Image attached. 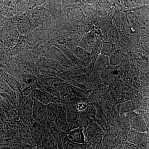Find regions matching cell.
Masks as SVG:
<instances>
[{
	"mask_svg": "<svg viewBox=\"0 0 149 149\" xmlns=\"http://www.w3.org/2000/svg\"><path fill=\"white\" fill-rule=\"evenodd\" d=\"M32 114L34 119L39 123L45 122L48 118L47 106L37 101L34 102Z\"/></svg>",
	"mask_w": 149,
	"mask_h": 149,
	"instance_id": "1",
	"label": "cell"
},
{
	"mask_svg": "<svg viewBox=\"0 0 149 149\" xmlns=\"http://www.w3.org/2000/svg\"><path fill=\"white\" fill-rule=\"evenodd\" d=\"M124 52L121 50H116L112 53L109 59V63L111 66L119 65L123 60L125 55Z\"/></svg>",
	"mask_w": 149,
	"mask_h": 149,
	"instance_id": "5",
	"label": "cell"
},
{
	"mask_svg": "<svg viewBox=\"0 0 149 149\" xmlns=\"http://www.w3.org/2000/svg\"><path fill=\"white\" fill-rule=\"evenodd\" d=\"M109 38L111 43L117 44L119 40V36L117 29L115 28L111 29L109 33Z\"/></svg>",
	"mask_w": 149,
	"mask_h": 149,
	"instance_id": "9",
	"label": "cell"
},
{
	"mask_svg": "<svg viewBox=\"0 0 149 149\" xmlns=\"http://www.w3.org/2000/svg\"><path fill=\"white\" fill-rule=\"evenodd\" d=\"M117 70L113 68V66L108 65L101 73V77L103 80L108 81L110 80L113 76L117 75Z\"/></svg>",
	"mask_w": 149,
	"mask_h": 149,
	"instance_id": "7",
	"label": "cell"
},
{
	"mask_svg": "<svg viewBox=\"0 0 149 149\" xmlns=\"http://www.w3.org/2000/svg\"><path fill=\"white\" fill-rule=\"evenodd\" d=\"M34 102L32 101H27L24 104L22 109L23 114L26 116L32 115L33 113Z\"/></svg>",
	"mask_w": 149,
	"mask_h": 149,
	"instance_id": "8",
	"label": "cell"
},
{
	"mask_svg": "<svg viewBox=\"0 0 149 149\" xmlns=\"http://www.w3.org/2000/svg\"><path fill=\"white\" fill-rule=\"evenodd\" d=\"M56 143L54 139L49 133L46 135L42 144V149H56Z\"/></svg>",
	"mask_w": 149,
	"mask_h": 149,
	"instance_id": "6",
	"label": "cell"
},
{
	"mask_svg": "<svg viewBox=\"0 0 149 149\" xmlns=\"http://www.w3.org/2000/svg\"><path fill=\"white\" fill-rule=\"evenodd\" d=\"M16 149H37V147L29 145L26 144H22L19 145L18 147H17Z\"/></svg>",
	"mask_w": 149,
	"mask_h": 149,
	"instance_id": "11",
	"label": "cell"
},
{
	"mask_svg": "<svg viewBox=\"0 0 149 149\" xmlns=\"http://www.w3.org/2000/svg\"><path fill=\"white\" fill-rule=\"evenodd\" d=\"M67 136L69 141L72 143L80 145L85 143V136L82 128L72 129L68 133Z\"/></svg>",
	"mask_w": 149,
	"mask_h": 149,
	"instance_id": "3",
	"label": "cell"
},
{
	"mask_svg": "<svg viewBox=\"0 0 149 149\" xmlns=\"http://www.w3.org/2000/svg\"><path fill=\"white\" fill-rule=\"evenodd\" d=\"M112 49V46L111 43L106 42L104 43L102 48V54L107 56L109 54H112L111 51Z\"/></svg>",
	"mask_w": 149,
	"mask_h": 149,
	"instance_id": "10",
	"label": "cell"
},
{
	"mask_svg": "<svg viewBox=\"0 0 149 149\" xmlns=\"http://www.w3.org/2000/svg\"><path fill=\"white\" fill-rule=\"evenodd\" d=\"M46 131L45 126L42 124H37L33 126L32 137L37 148H42V142L44 137L47 134Z\"/></svg>",
	"mask_w": 149,
	"mask_h": 149,
	"instance_id": "2",
	"label": "cell"
},
{
	"mask_svg": "<svg viewBox=\"0 0 149 149\" xmlns=\"http://www.w3.org/2000/svg\"><path fill=\"white\" fill-rule=\"evenodd\" d=\"M87 107V105L86 104L83 103H80L78 104L77 106V109L80 111H82L85 110Z\"/></svg>",
	"mask_w": 149,
	"mask_h": 149,
	"instance_id": "12",
	"label": "cell"
},
{
	"mask_svg": "<svg viewBox=\"0 0 149 149\" xmlns=\"http://www.w3.org/2000/svg\"><path fill=\"white\" fill-rule=\"evenodd\" d=\"M109 64V59L108 56L101 54L96 60L94 65V70L96 72L101 74L102 72Z\"/></svg>",
	"mask_w": 149,
	"mask_h": 149,
	"instance_id": "4",
	"label": "cell"
}]
</instances>
